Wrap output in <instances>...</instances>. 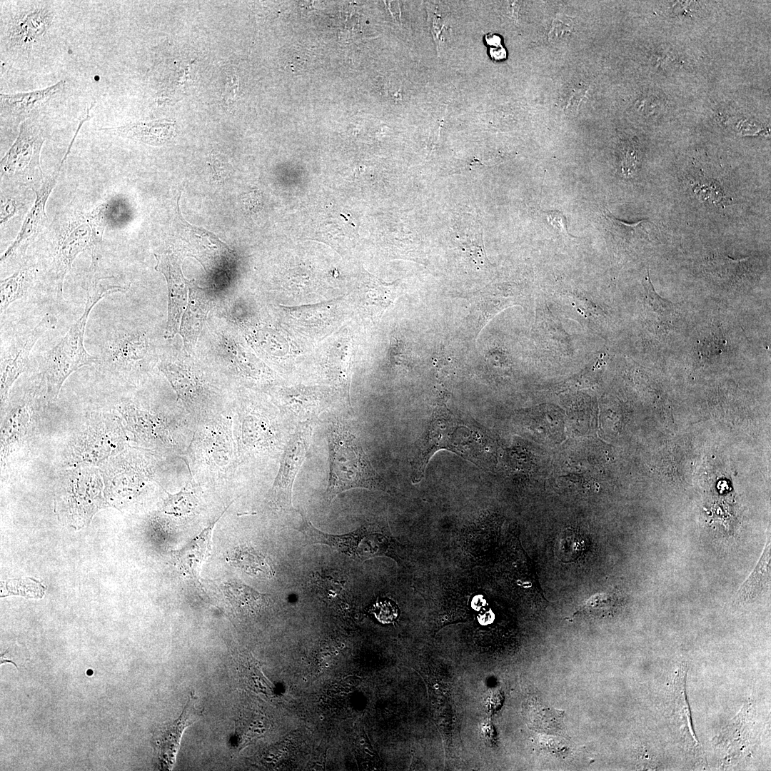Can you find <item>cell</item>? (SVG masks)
<instances>
[{"instance_id":"6da1fadb","label":"cell","mask_w":771,"mask_h":771,"mask_svg":"<svg viewBox=\"0 0 771 771\" xmlns=\"http://www.w3.org/2000/svg\"><path fill=\"white\" fill-rule=\"evenodd\" d=\"M261 393L238 390L232 408L233 435L243 475L246 470L281 458L288 442L281 423L284 417Z\"/></svg>"},{"instance_id":"7a4b0ae2","label":"cell","mask_w":771,"mask_h":771,"mask_svg":"<svg viewBox=\"0 0 771 771\" xmlns=\"http://www.w3.org/2000/svg\"><path fill=\"white\" fill-rule=\"evenodd\" d=\"M158 368L196 426L232 410L236 390L209 364L176 355L161 359Z\"/></svg>"},{"instance_id":"3957f363","label":"cell","mask_w":771,"mask_h":771,"mask_svg":"<svg viewBox=\"0 0 771 771\" xmlns=\"http://www.w3.org/2000/svg\"><path fill=\"white\" fill-rule=\"evenodd\" d=\"M118 410L128 441L165 455H183L196 429L177 398L159 404L126 400Z\"/></svg>"},{"instance_id":"277c9868","label":"cell","mask_w":771,"mask_h":771,"mask_svg":"<svg viewBox=\"0 0 771 771\" xmlns=\"http://www.w3.org/2000/svg\"><path fill=\"white\" fill-rule=\"evenodd\" d=\"M232 422L231 410L196 425L188 447L181 456L192 480L203 493L233 486L243 475Z\"/></svg>"},{"instance_id":"5b68a950","label":"cell","mask_w":771,"mask_h":771,"mask_svg":"<svg viewBox=\"0 0 771 771\" xmlns=\"http://www.w3.org/2000/svg\"><path fill=\"white\" fill-rule=\"evenodd\" d=\"M92 272L86 291L84 311L69 328L66 335L45 354L43 376L49 400L56 399L66 379L84 366L99 363V358L89 354L84 346V335L89 316L93 308L111 293L125 292L128 286L111 283L112 277H99Z\"/></svg>"},{"instance_id":"8992f818","label":"cell","mask_w":771,"mask_h":771,"mask_svg":"<svg viewBox=\"0 0 771 771\" xmlns=\"http://www.w3.org/2000/svg\"><path fill=\"white\" fill-rule=\"evenodd\" d=\"M329 476L325 500L330 504L341 493L364 488L387 491L385 480L372 466L361 440L348 423L340 419L328 426Z\"/></svg>"},{"instance_id":"52a82bcc","label":"cell","mask_w":771,"mask_h":771,"mask_svg":"<svg viewBox=\"0 0 771 771\" xmlns=\"http://www.w3.org/2000/svg\"><path fill=\"white\" fill-rule=\"evenodd\" d=\"M483 439L475 425L457 416L438 398L427 430L411 461V480L419 483L432 456L439 450L455 452L477 463L483 452Z\"/></svg>"},{"instance_id":"ba28073f","label":"cell","mask_w":771,"mask_h":771,"mask_svg":"<svg viewBox=\"0 0 771 771\" xmlns=\"http://www.w3.org/2000/svg\"><path fill=\"white\" fill-rule=\"evenodd\" d=\"M108 205L101 203L88 213L75 215L63 228L54 252L56 292L62 298L64 281L77 256L89 251L91 267L99 268Z\"/></svg>"},{"instance_id":"9c48e42d","label":"cell","mask_w":771,"mask_h":771,"mask_svg":"<svg viewBox=\"0 0 771 771\" xmlns=\"http://www.w3.org/2000/svg\"><path fill=\"white\" fill-rule=\"evenodd\" d=\"M215 363L209 364L237 391L248 389L266 392L278 384L276 373L258 359L229 329L218 338Z\"/></svg>"},{"instance_id":"30bf717a","label":"cell","mask_w":771,"mask_h":771,"mask_svg":"<svg viewBox=\"0 0 771 771\" xmlns=\"http://www.w3.org/2000/svg\"><path fill=\"white\" fill-rule=\"evenodd\" d=\"M148 333L139 328H118L106 341L99 363L128 381L136 382L155 365Z\"/></svg>"},{"instance_id":"8fae6325","label":"cell","mask_w":771,"mask_h":771,"mask_svg":"<svg viewBox=\"0 0 771 771\" xmlns=\"http://www.w3.org/2000/svg\"><path fill=\"white\" fill-rule=\"evenodd\" d=\"M128 441L119 418L93 420L69 442L64 453V464L76 468L104 462L127 448Z\"/></svg>"},{"instance_id":"7c38bea8","label":"cell","mask_w":771,"mask_h":771,"mask_svg":"<svg viewBox=\"0 0 771 771\" xmlns=\"http://www.w3.org/2000/svg\"><path fill=\"white\" fill-rule=\"evenodd\" d=\"M301 523L297 530L303 534L305 544L326 545L353 560L365 561L383 555L393 554V544L384 533L377 531L373 525H363L355 531L342 535H333L317 529L300 512Z\"/></svg>"},{"instance_id":"4fadbf2b","label":"cell","mask_w":771,"mask_h":771,"mask_svg":"<svg viewBox=\"0 0 771 771\" xmlns=\"http://www.w3.org/2000/svg\"><path fill=\"white\" fill-rule=\"evenodd\" d=\"M1 26V44L26 54L43 43L52 27L55 13L49 1H20Z\"/></svg>"},{"instance_id":"5bb4252c","label":"cell","mask_w":771,"mask_h":771,"mask_svg":"<svg viewBox=\"0 0 771 771\" xmlns=\"http://www.w3.org/2000/svg\"><path fill=\"white\" fill-rule=\"evenodd\" d=\"M314 423H300L287 442L280 460L278 470L266 496L268 505L276 510H288L293 508V483L307 456Z\"/></svg>"},{"instance_id":"9a60e30c","label":"cell","mask_w":771,"mask_h":771,"mask_svg":"<svg viewBox=\"0 0 771 771\" xmlns=\"http://www.w3.org/2000/svg\"><path fill=\"white\" fill-rule=\"evenodd\" d=\"M56 319L46 314L36 325L14 336L1 349L0 394L1 403L17 378L25 371L29 355L36 343L48 331L55 328Z\"/></svg>"},{"instance_id":"2e32d148","label":"cell","mask_w":771,"mask_h":771,"mask_svg":"<svg viewBox=\"0 0 771 771\" xmlns=\"http://www.w3.org/2000/svg\"><path fill=\"white\" fill-rule=\"evenodd\" d=\"M284 418L300 423L313 421L331 404V390L320 387L283 386L279 384L266 392Z\"/></svg>"},{"instance_id":"e0dca14e","label":"cell","mask_w":771,"mask_h":771,"mask_svg":"<svg viewBox=\"0 0 771 771\" xmlns=\"http://www.w3.org/2000/svg\"><path fill=\"white\" fill-rule=\"evenodd\" d=\"M44 142V138L37 123L31 119L21 122L16 140L1 160V171L19 178L35 174L41 176L40 153Z\"/></svg>"},{"instance_id":"ac0fdd59","label":"cell","mask_w":771,"mask_h":771,"mask_svg":"<svg viewBox=\"0 0 771 771\" xmlns=\"http://www.w3.org/2000/svg\"><path fill=\"white\" fill-rule=\"evenodd\" d=\"M197 700L196 694L191 692L180 716L173 722L163 725L160 730L157 737V748L162 770H171L184 730L202 716L203 708L197 706Z\"/></svg>"},{"instance_id":"d6986e66","label":"cell","mask_w":771,"mask_h":771,"mask_svg":"<svg viewBox=\"0 0 771 771\" xmlns=\"http://www.w3.org/2000/svg\"><path fill=\"white\" fill-rule=\"evenodd\" d=\"M66 81L40 90L16 94H0L1 116L20 121L31 119V116L45 109L62 92Z\"/></svg>"},{"instance_id":"ffe728a7","label":"cell","mask_w":771,"mask_h":771,"mask_svg":"<svg viewBox=\"0 0 771 771\" xmlns=\"http://www.w3.org/2000/svg\"><path fill=\"white\" fill-rule=\"evenodd\" d=\"M71 149V147L67 148L59 166L44 181L41 186L36 190H34L36 194L34 204L27 213L20 231L15 240L1 255V262L6 261L14 254L26 241L37 232L39 227L43 224V221L46 217V202L57 182L61 168L64 166Z\"/></svg>"},{"instance_id":"44dd1931","label":"cell","mask_w":771,"mask_h":771,"mask_svg":"<svg viewBox=\"0 0 771 771\" xmlns=\"http://www.w3.org/2000/svg\"><path fill=\"white\" fill-rule=\"evenodd\" d=\"M155 256L156 269L164 275L167 281L168 305L165 337L171 338L178 331L181 316L188 303L187 286L178 266H174L168 256Z\"/></svg>"},{"instance_id":"7402d4cb","label":"cell","mask_w":771,"mask_h":771,"mask_svg":"<svg viewBox=\"0 0 771 771\" xmlns=\"http://www.w3.org/2000/svg\"><path fill=\"white\" fill-rule=\"evenodd\" d=\"M232 503H229L216 520L183 548L171 552L173 563L181 575L193 579L196 583H199V570L209 553L213 528Z\"/></svg>"},{"instance_id":"603a6c76","label":"cell","mask_w":771,"mask_h":771,"mask_svg":"<svg viewBox=\"0 0 771 771\" xmlns=\"http://www.w3.org/2000/svg\"><path fill=\"white\" fill-rule=\"evenodd\" d=\"M189 290L186 309L179 328L186 351H191L196 344L207 315L213 305L212 297L203 289L190 285Z\"/></svg>"},{"instance_id":"cb8c5ba5","label":"cell","mask_w":771,"mask_h":771,"mask_svg":"<svg viewBox=\"0 0 771 771\" xmlns=\"http://www.w3.org/2000/svg\"><path fill=\"white\" fill-rule=\"evenodd\" d=\"M175 122L161 119L136 122L116 127L100 128L99 131L130 138L145 144L161 146L168 142L175 133Z\"/></svg>"},{"instance_id":"d4e9b609","label":"cell","mask_w":771,"mask_h":771,"mask_svg":"<svg viewBox=\"0 0 771 771\" xmlns=\"http://www.w3.org/2000/svg\"><path fill=\"white\" fill-rule=\"evenodd\" d=\"M398 295L393 285L371 279L359 288L358 306L371 319L381 317L393 305Z\"/></svg>"},{"instance_id":"484cf974","label":"cell","mask_w":771,"mask_h":771,"mask_svg":"<svg viewBox=\"0 0 771 771\" xmlns=\"http://www.w3.org/2000/svg\"><path fill=\"white\" fill-rule=\"evenodd\" d=\"M203 493L191 477L179 492L171 494L166 490V497L163 499L161 512L176 518L191 517L198 513Z\"/></svg>"},{"instance_id":"4316f807","label":"cell","mask_w":771,"mask_h":771,"mask_svg":"<svg viewBox=\"0 0 771 771\" xmlns=\"http://www.w3.org/2000/svg\"><path fill=\"white\" fill-rule=\"evenodd\" d=\"M338 303L332 301L325 304H318L307 307H283L287 317L293 324L300 328H313L324 324L331 323L336 319V313L339 311Z\"/></svg>"},{"instance_id":"83f0119b","label":"cell","mask_w":771,"mask_h":771,"mask_svg":"<svg viewBox=\"0 0 771 771\" xmlns=\"http://www.w3.org/2000/svg\"><path fill=\"white\" fill-rule=\"evenodd\" d=\"M35 270L29 266L19 268L0 282V313L3 316L14 301L26 296L34 284Z\"/></svg>"},{"instance_id":"f1b7e54d","label":"cell","mask_w":771,"mask_h":771,"mask_svg":"<svg viewBox=\"0 0 771 771\" xmlns=\"http://www.w3.org/2000/svg\"><path fill=\"white\" fill-rule=\"evenodd\" d=\"M29 417V406L26 401H19L14 405L2 427L1 453H8L25 435Z\"/></svg>"},{"instance_id":"f546056e","label":"cell","mask_w":771,"mask_h":771,"mask_svg":"<svg viewBox=\"0 0 771 771\" xmlns=\"http://www.w3.org/2000/svg\"><path fill=\"white\" fill-rule=\"evenodd\" d=\"M770 539L756 568L742 584L736 594V601L749 602L755 598L770 582Z\"/></svg>"},{"instance_id":"4dcf8cb0","label":"cell","mask_w":771,"mask_h":771,"mask_svg":"<svg viewBox=\"0 0 771 771\" xmlns=\"http://www.w3.org/2000/svg\"><path fill=\"white\" fill-rule=\"evenodd\" d=\"M515 302L513 299L502 296L479 295L473 298L471 311L475 318V338L490 319L504 308L515 305Z\"/></svg>"},{"instance_id":"1f68e13d","label":"cell","mask_w":771,"mask_h":771,"mask_svg":"<svg viewBox=\"0 0 771 771\" xmlns=\"http://www.w3.org/2000/svg\"><path fill=\"white\" fill-rule=\"evenodd\" d=\"M229 562L243 572L254 575L271 578L273 571L266 558L254 549L238 547L229 556Z\"/></svg>"},{"instance_id":"d6a6232c","label":"cell","mask_w":771,"mask_h":771,"mask_svg":"<svg viewBox=\"0 0 771 771\" xmlns=\"http://www.w3.org/2000/svg\"><path fill=\"white\" fill-rule=\"evenodd\" d=\"M223 593L231 605L237 610L256 608L262 605L268 597L246 585L233 581L224 585Z\"/></svg>"},{"instance_id":"836d02e7","label":"cell","mask_w":771,"mask_h":771,"mask_svg":"<svg viewBox=\"0 0 771 771\" xmlns=\"http://www.w3.org/2000/svg\"><path fill=\"white\" fill-rule=\"evenodd\" d=\"M603 216L608 223L610 233L617 240L630 241L635 236H640L642 233H647V231L642 226L644 222L647 221V219L628 223L614 217L608 209L603 210Z\"/></svg>"},{"instance_id":"e575fe53","label":"cell","mask_w":771,"mask_h":771,"mask_svg":"<svg viewBox=\"0 0 771 771\" xmlns=\"http://www.w3.org/2000/svg\"><path fill=\"white\" fill-rule=\"evenodd\" d=\"M645 288L647 302L654 311L663 316L670 315L672 312V303L659 296L655 291L649 277V273L646 278Z\"/></svg>"},{"instance_id":"d590c367","label":"cell","mask_w":771,"mask_h":771,"mask_svg":"<svg viewBox=\"0 0 771 771\" xmlns=\"http://www.w3.org/2000/svg\"><path fill=\"white\" fill-rule=\"evenodd\" d=\"M373 611L376 618L383 623L393 622L398 615L397 608L388 601L376 603Z\"/></svg>"},{"instance_id":"8d00e7d4","label":"cell","mask_w":771,"mask_h":771,"mask_svg":"<svg viewBox=\"0 0 771 771\" xmlns=\"http://www.w3.org/2000/svg\"><path fill=\"white\" fill-rule=\"evenodd\" d=\"M572 26L569 21L561 19H555L549 32V39L558 41L568 36L572 31Z\"/></svg>"},{"instance_id":"74e56055","label":"cell","mask_w":771,"mask_h":771,"mask_svg":"<svg viewBox=\"0 0 771 771\" xmlns=\"http://www.w3.org/2000/svg\"><path fill=\"white\" fill-rule=\"evenodd\" d=\"M548 222L562 233L572 236L568 230L567 218L565 216L558 210L545 211L543 213Z\"/></svg>"},{"instance_id":"f35d334b","label":"cell","mask_w":771,"mask_h":771,"mask_svg":"<svg viewBox=\"0 0 771 771\" xmlns=\"http://www.w3.org/2000/svg\"><path fill=\"white\" fill-rule=\"evenodd\" d=\"M610 601L605 595H596L588 600L585 609L593 615H601L608 609Z\"/></svg>"},{"instance_id":"ab89813d","label":"cell","mask_w":771,"mask_h":771,"mask_svg":"<svg viewBox=\"0 0 771 771\" xmlns=\"http://www.w3.org/2000/svg\"><path fill=\"white\" fill-rule=\"evenodd\" d=\"M17 209V204L14 200L8 199L1 203V224L11 218Z\"/></svg>"},{"instance_id":"60d3db41","label":"cell","mask_w":771,"mask_h":771,"mask_svg":"<svg viewBox=\"0 0 771 771\" xmlns=\"http://www.w3.org/2000/svg\"><path fill=\"white\" fill-rule=\"evenodd\" d=\"M490 54L491 58L495 61L503 60L507 56L506 51L501 45L491 47L490 49Z\"/></svg>"},{"instance_id":"b9f144b4","label":"cell","mask_w":771,"mask_h":771,"mask_svg":"<svg viewBox=\"0 0 771 771\" xmlns=\"http://www.w3.org/2000/svg\"><path fill=\"white\" fill-rule=\"evenodd\" d=\"M485 40L488 45L495 47L500 45L501 38L497 34L490 33L485 35Z\"/></svg>"}]
</instances>
